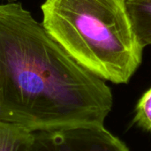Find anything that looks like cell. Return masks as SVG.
Masks as SVG:
<instances>
[{"label": "cell", "mask_w": 151, "mask_h": 151, "mask_svg": "<svg viewBox=\"0 0 151 151\" xmlns=\"http://www.w3.org/2000/svg\"><path fill=\"white\" fill-rule=\"evenodd\" d=\"M113 97L20 4H0V121L29 132L101 127Z\"/></svg>", "instance_id": "1"}, {"label": "cell", "mask_w": 151, "mask_h": 151, "mask_svg": "<svg viewBox=\"0 0 151 151\" xmlns=\"http://www.w3.org/2000/svg\"><path fill=\"white\" fill-rule=\"evenodd\" d=\"M42 25L81 65L115 84L127 83L142 60L124 0H46Z\"/></svg>", "instance_id": "2"}, {"label": "cell", "mask_w": 151, "mask_h": 151, "mask_svg": "<svg viewBox=\"0 0 151 151\" xmlns=\"http://www.w3.org/2000/svg\"><path fill=\"white\" fill-rule=\"evenodd\" d=\"M29 151H130L104 126L34 133Z\"/></svg>", "instance_id": "3"}, {"label": "cell", "mask_w": 151, "mask_h": 151, "mask_svg": "<svg viewBox=\"0 0 151 151\" xmlns=\"http://www.w3.org/2000/svg\"><path fill=\"white\" fill-rule=\"evenodd\" d=\"M134 35L142 48L151 45V0H124Z\"/></svg>", "instance_id": "4"}, {"label": "cell", "mask_w": 151, "mask_h": 151, "mask_svg": "<svg viewBox=\"0 0 151 151\" xmlns=\"http://www.w3.org/2000/svg\"><path fill=\"white\" fill-rule=\"evenodd\" d=\"M34 133L0 121V151H29Z\"/></svg>", "instance_id": "5"}, {"label": "cell", "mask_w": 151, "mask_h": 151, "mask_svg": "<svg viewBox=\"0 0 151 151\" xmlns=\"http://www.w3.org/2000/svg\"><path fill=\"white\" fill-rule=\"evenodd\" d=\"M134 122L142 129L151 132V88L143 94L136 105Z\"/></svg>", "instance_id": "6"}]
</instances>
